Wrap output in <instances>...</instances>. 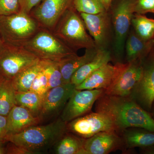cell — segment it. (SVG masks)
<instances>
[{"label":"cell","instance_id":"cell-7","mask_svg":"<svg viewBox=\"0 0 154 154\" xmlns=\"http://www.w3.org/2000/svg\"><path fill=\"white\" fill-rule=\"evenodd\" d=\"M40 60L39 58L23 46L5 42L0 50V75L12 80L21 72Z\"/></svg>","mask_w":154,"mask_h":154},{"label":"cell","instance_id":"cell-36","mask_svg":"<svg viewBox=\"0 0 154 154\" xmlns=\"http://www.w3.org/2000/svg\"><path fill=\"white\" fill-rule=\"evenodd\" d=\"M101 1L105 10L106 11H109L113 0H101Z\"/></svg>","mask_w":154,"mask_h":154},{"label":"cell","instance_id":"cell-22","mask_svg":"<svg viewBox=\"0 0 154 154\" xmlns=\"http://www.w3.org/2000/svg\"><path fill=\"white\" fill-rule=\"evenodd\" d=\"M50 61L40 60L14 77L12 82L15 91L26 92L30 91L32 83L38 73L45 68Z\"/></svg>","mask_w":154,"mask_h":154},{"label":"cell","instance_id":"cell-33","mask_svg":"<svg viewBox=\"0 0 154 154\" xmlns=\"http://www.w3.org/2000/svg\"><path fill=\"white\" fill-rule=\"evenodd\" d=\"M8 143L6 145L7 154H33L28 150L13 143L10 142H8Z\"/></svg>","mask_w":154,"mask_h":154},{"label":"cell","instance_id":"cell-6","mask_svg":"<svg viewBox=\"0 0 154 154\" xmlns=\"http://www.w3.org/2000/svg\"><path fill=\"white\" fill-rule=\"evenodd\" d=\"M23 46L43 60L58 62L77 54L76 51L67 46L52 31L42 27Z\"/></svg>","mask_w":154,"mask_h":154},{"label":"cell","instance_id":"cell-34","mask_svg":"<svg viewBox=\"0 0 154 154\" xmlns=\"http://www.w3.org/2000/svg\"><path fill=\"white\" fill-rule=\"evenodd\" d=\"M7 136V116L0 115V143L6 142Z\"/></svg>","mask_w":154,"mask_h":154},{"label":"cell","instance_id":"cell-5","mask_svg":"<svg viewBox=\"0 0 154 154\" xmlns=\"http://www.w3.org/2000/svg\"><path fill=\"white\" fill-rule=\"evenodd\" d=\"M41 28L30 14L21 11L0 17V33L7 44L23 46Z\"/></svg>","mask_w":154,"mask_h":154},{"label":"cell","instance_id":"cell-15","mask_svg":"<svg viewBox=\"0 0 154 154\" xmlns=\"http://www.w3.org/2000/svg\"><path fill=\"white\" fill-rule=\"evenodd\" d=\"M128 64V62L116 63L114 65L107 63L92 73L82 82L76 86V89L105 90L115 82Z\"/></svg>","mask_w":154,"mask_h":154},{"label":"cell","instance_id":"cell-37","mask_svg":"<svg viewBox=\"0 0 154 154\" xmlns=\"http://www.w3.org/2000/svg\"><path fill=\"white\" fill-rule=\"evenodd\" d=\"M6 143V142L0 143V154H7L6 146L5 145Z\"/></svg>","mask_w":154,"mask_h":154},{"label":"cell","instance_id":"cell-8","mask_svg":"<svg viewBox=\"0 0 154 154\" xmlns=\"http://www.w3.org/2000/svg\"><path fill=\"white\" fill-rule=\"evenodd\" d=\"M67 130L84 139H88L103 131L117 132L115 125L109 117L96 112L88 113L68 122Z\"/></svg>","mask_w":154,"mask_h":154},{"label":"cell","instance_id":"cell-25","mask_svg":"<svg viewBox=\"0 0 154 154\" xmlns=\"http://www.w3.org/2000/svg\"><path fill=\"white\" fill-rule=\"evenodd\" d=\"M44 96L32 91H16L17 105L28 109L34 116L39 117L42 108Z\"/></svg>","mask_w":154,"mask_h":154},{"label":"cell","instance_id":"cell-26","mask_svg":"<svg viewBox=\"0 0 154 154\" xmlns=\"http://www.w3.org/2000/svg\"><path fill=\"white\" fill-rule=\"evenodd\" d=\"M131 25L135 33L145 41L154 38V19L146 17L145 14H134Z\"/></svg>","mask_w":154,"mask_h":154},{"label":"cell","instance_id":"cell-3","mask_svg":"<svg viewBox=\"0 0 154 154\" xmlns=\"http://www.w3.org/2000/svg\"><path fill=\"white\" fill-rule=\"evenodd\" d=\"M85 23L73 6L63 15L52 32L67 46L78 50L96 48L94 39L87 33Z\"/></svg>","mask_w":154,"mask_h":154},{"label":"cell","instance_id":"cell-31","mask_svg":"<svg viewBox=\"0 0 154 154\" xmlns=\"http://www.w3.org/2000/svg\"><path fill=\"white\" fill-rule=\"evenodd\" d=\"M135 14H154V0H137L134 10Z\"/></svg>","mask_w":154,"mask_h":154},{"label":"cell","instance_id":"cell-27","mask_svg":"<svg viewBox=\"0 0 154 154\" xmlns=\"http://www.w3.org/2000/svg\"><path fill=\"white\" fill-rule=\"evenodd\" d=\"M72 6L80 14H96L106 11L101 0H73Z\"/></svg>","mask_w":154,"mask_h":154},{"label":"cell","instance_id":"cell-1","mask_svg":"<svg viewBox=\"0 0 154 154\" xmlns=\"http://www.w3.org/2000/svg\"><path fill=\"white\" fill-rule=\"evenodd\" d=\"M95 111L107 116L117 132L129 128H140L154 131V119L130 96L122 97L104 94L95 102Z\"/></svg>","mask_w":154,"mask_h":154},{"label":"cell","instance_id":"cell-30","mask_svg":"<svg viewBox=\"0 0 154 154\" xmlns=\"http://www.w3.org/2000/svg\"><path fill=\"white\" fill-rule=\"evenodd\" d=\"M19 0H0V17L17 14L20 11Z\"/></svg>","mask_w":154,"mask_h":154},{"label":"cell","instance_id":"cell-19","mask_svg":"<svg viewBox=\"0 0 154 154\" xmlns=\"http://www.w3.org/2000/svg\"><path fill=\"white\" fill-rule=\"evenodd\" d=\"M96 48L86 49L82 56L77 54L65 58L57 62L59 67L63 78L64 84L71 82L72 75L80 67L93 60L97 54Z\"/></svg>","mask_w":154,"mask_h":154},{"label":"cell","instance_id":"cell-23","mask_svg":"<svg viewBox=\"0 0 154 154\" xmlns=\"http://www.w3.org/2000/svg\"><path fill=\"white\" fill-rule=\"evenodd\" d=\"M67 132L54 146V153L87 154L84 148L85 139Z\"/></svg>","mask_w":154,"mask_h":154},{"label":"cell","instance_id":"cell-16","mask_svg":"<svg viewBox=\"0 0 154 154\" xmlns=\"http://www.w3.org/2000/svg\"><path fill=\"white\" fill-rule=\"evenodd\" d=\"M84 148L87 154H107L126 149L121 136L116 131H103L85 139Z\"/></svg>","mask_w":154,"mask_h":154},{"label":"cell","instance_id":"cell-35","mask_svg":"<svg viewBox=\"0 0 154 154\" xmlns=\"http://www.w3.org/2000/svg\"><path fill=\"white\" fill-rule=\"evenodd\" d=\"M140 153L143 154H154V144L149 146L140 148Z\"/></svg>","mask_w":154,"mask_h":154},{"label":"cell","instance_id":"cell-39","mask_svg":"<svg viewBox=\"0 0 154 154\" xmlns=\"http://www.w3.org/2000/svg\"><path fill=\"white\" fill-rule=\"evenodd\" d=\"M4 43H5V42H4V40H3L2 37V35H1V33H0V50L2 47Z\"/></svg>","mask_w":154,"mask_h":154},{"label":"cell","instance_id":"cell-9","mask_svg":"<svg viewBox=\"0 0 154 154\" xmlns=\"http://www.w3.org/2000/svg\"><path fill=\"white\" fill-rule=\"evenodd\" d=\"M103 89H76L62 112L60 118L67 123L90 113L93 105L103 93Z\"/></svg>","mask_w":154,"mask_h":154},{"label":"cell","instance_id":"cell-20","mask_svg":"<svg viewBox=\"0 0 154 154\" xmlns=\"http://www.w3.org/2000/svg\"><path fill=\"white\" fill-rule=\"evenodd\" d=\"M112 60V56L108 49L98 50L93 60L80 67L71 79V83L76 86L82 82L92 73L104 66Z\"/></svg>","mask_w":154,"mask_h":154},{"label":"cell","instance_id":"cell-17","mask_svg":"<svg viewBox=\"0 0 154 154\" xmlns=\"http://www.w3.org/2000/svg\"><path fill=\"white\" fill-rule=\"evenodd\" d=\"M7 119V136L19 133L41 122L39 117L34 116L27 108L18 105L12 108Z\"/></svg>","mask_w":154,"mask_h":154},{"label":"cell","instance_id":"cell-14","mask_svg":"<svg viewBox=\"0 0 154 154\" xmlns=\"http://www.w3.org/2000/svg\"><path fill=\"white\" fill-rule=\"evenodd\" d=\"M143 60L128 62L127 66L115 82L105 89L104 94L122 97L130 96L141 78Z\"/></svg>","mask_w":154,"mask_h":154},{"label":"cell","instance_id":"cell-13","mask_svg":"<svg viewBox=\"0 0 154 154\" xmlns=\"http://www.w3.org/2000/svg\"><path fill=\"white\" fill-rule=\"evenodd\" d=\"M76 86L70 82L52 88L45 95L39 115L40 121L48 120L62 112Z\"/></svg>","mask_w":154,"mask_h":154},{"label":"cell","instance_id":"cell-38","mask_svg":"<svg viewBox=\"0 0 154 154\" xmlns=\"http://www.w3.org/2000/svg\"><path fill=\"white\" fill-rule=\"evenodd\" d=\"M150 113L152 117L154 119V99L153 101L152 104L151 109L150 111Z\"/></svg>","mask_w":154,"mask_h":154},{"label":"cell","instance_id":"cell-2","mask_svg":"<svg viewBox=\"0 0 154 154\" xmlns=\"http://www.w3.org/2000/svg\"><path fill=\"white\" fill-rule=\"evenodd\" d=\"M67 123L60 118L49 124L34 125L19 133L7 136L5 140L33 154L42 153L54 147L67 132Z\"/></svg>","mask_w":154,"mask_h":154},{"label":"cell","instance_id":"cell-21","mask_svg":"<svg viewBox=\"0 0 154 154\" xmlns=\"http://www.w3.org/2000/svg\"><path fill=\"white\" fill-rule=\"evenodd\" d=\"M126 149L143 148L154 144V131L140 128H129L119 133Z\"/></svg>","mask_w":154,"mask_h":154},{"label":"cell","instance_id":"cell-32","mask_svg":"<svg viewBox=\"0 0 154 154\" xmlns=\"http://www.w3.org/2000/svg\"><path fill=\"white\" fill-rule=\"evenodd\" d=\"M43 0H19L20 11L30 14Z\"/></svg>","mask_w":154,"mask_h":154},{"label":"cell","instance_id":"cell-12","mask_svg":"<svg viewBox=\"0 0 154 154\" xmlns=\"http://www.w3.org/2000/svg\"><path fill=\"white\" fill-rule=\"evenodd\" d=\"M73 0H43L30 15L42 28L52 31L63 15L72 6Z\"/></svg>","mask_w":154,"mask_h":154},{"label":"cell","instance_id":"cell-28","mask_svg":"<svg viewBox=\"0 0 154 154\" xmlns=\"http://www.w3.org/2000/svg\"><path fill=\"white\" fill-rule=\"evenodd\" d=\"M45 71L48 79L49 90L65 84L57 62L51 61L45 67Z\"/></svg>","mask_w":154,"mask_h":154},{"label":"cell","instance_id":"cell-24","mask_svg":"<svg viewBox=\"0 0 154 154\" xmlns=\"http://www.w3.org/2000/svg\"><path fill=\"white\" fill-rule=\"evenodd\" d=\"M16 105V91L12 80L0 75V115L7 116Z\"/></svg>","mask_w":154,"mask_h":154},{"label":"cell","instance_id":"cell-29","mask_svg":"<svg viewBox=\"0 0 154 154\" xmlns=\"http://www.w3.org/2000/svg\"><path fill=\"white\" fill-rule=\"evenodd\" d=\"M45 68L38 73L34 79L29 91L36 93L42 96H44L49 90L48 79L45 72Z\"/></svg>","mask_w":154,"mask_h":154},{"label":"cell","instance_id":"cell-18","mask_svg":"<svg viewBox=\"0 0 154 154\" xmlns=\"http://www.w3.org/2000/svg\"><path fill=\"white\" fill-rule=\"evenodd\" d=\"M154 46V38L145 41L137 36L134 30L129 32L125 42V50L126 62L143 60Z\"/></svg>","mask_w":154,"mask_h":154},{"label":"cell","instance_id":"cell-10","mask_svg":"<svg viewBox=\"0 0 154 154\" xmlns=\"http://www.w3.org/2000/svg\"><path fill=\"white\" fill-rule=\"evenodd\" d=\"M86 29L94 39L97 50L107 49L112 39L113 31L109 11L96 14L80 13Z\"/></svg>","mask_w":154,"mask_h":154},{"label":"cell","instance_id":"cell-4","mask_svg":"<svg viewBox=\"0 0 154 154\" xmlns=\"http://www.w3.org/2000/svg\"><path fill=\"white\" fill-rule=\"evenodd\" d=\"M137 0H113L109 12L113 31V54L116 63H122Z\"/></svg>","mask_w":154,"mask_h":154},{"label":"cell","instance_id":"cell-11","mask_svg":"<svg viewBox=\"0 0 154 154\" xmlns=\"http://www.w3.org/2000/svg\"><path fill=\"white\" fill-rule=\"evenodd\" d=\"M130 96L150 112L154 99V46L143 61L141 78Z\"/></svg>","mask_w":154,"mask_h":154}]
</instances>
